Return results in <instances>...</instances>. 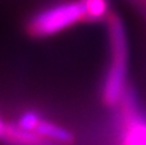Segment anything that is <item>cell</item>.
I'll use <instances>...</instances> for the list:
<instances>
[{
    "mask_svg": "<svg viewBox=\"0 0 146 145\" xmlns=\"http://www.w3.org/2000/svg\"><path fill=\"white\" fill-rule=\"evenodd\" d=\"M35 131L42 138H45L46 140L51 141V143L66 145L74 143V134L72 131H69L66 127H62V126L51 122V121L45 120V118L41 120V122L38 123Z\"/></svg>",
    "mask_w": 146,
    "mask_h": 145,
    "instance_id": "5",
    "label": "cell"
},
{
    "mask_svg": "<svg viewBox=\"0 0 146 145\" xmlns=\"http://www.w3.org/2000/svg\"><path fill=\"white\" fill-rule=\"evenodd\" d=\"M109 45H110V63L103 85V103L109 108L121 104L127 90L128 77V39L124 23L118 13H109L106 17Z\"/></svg>",
    "mask_w": 146,
    "mask_h": 145,
    "instance_id": "1",
    "label": "cell"
},
{
    "mask_svg": "<svg viewBox=\"0 0 146 145\" xmlns=\"http://www.w3.org/2000/svg\"><path fill=\"white\" fill-rule=\"evenodd\" d=\"M1 140L10 145H48L50 141L46 140L36 131L25 130L15 122H5Z\"/></svg>",
    "mask_w": 146,
    "mask_h": 145,
    "instance_id": "3",
    "label": "cell"
},
{
    "mask_svg": "<svg viewBox=\"0 0 146 145\" xmlns=\"http://www.w3.org/2000/svg\"><path fill=\"white\" fill-rule=\"evenodd\" d=\"M4 126H5V121L1 118V116H0V138H1L3 135V130H4Z\"/></svg>",
    "mask_w": 146,
    "mask_h": 145,
    "instance_id": "8",
    "label": "cell"
},
{
    "mask_svg": "<svg viewBox=\"0 0 146 145\" xmlns=\"http://www.w3.org/2000/svg\"><path fill=\"white\" fill-rule=\"evenodd\" d=\"M83 7V22H96L106 18L109 7L106 0H81Z\"/></svg>",
    "mask_w": 146,
    "mask_h": 145,
    "instance_id": "6",
    "label": "cell"
},
{
    "mask_svg": "<svg viewBox=\"0 0 146 145\" xmlns=\"http://www.w3.org/2000/svg\"><path fill=\"white\" fill-rule=\"evenodd\" d=\"M42 120V116L40 112L35 109H28L25 110L19 114V117L17 118L15 123H17L19 127L25 128V130H30V131H35L36 127L38 126V123Z\"/></svg>",
    "mask_w": 146,
    "mask_h": 145,
    "instance_id": "7",
    "label": "cell"
},
{
    "mask_svg": "<svg viewBox=\"0 0 146 145\" xmlns=\"http://www.w3.org/2000/svg\"><path fill=\"white\" fill-rule=\"evenodd\" d=\"M83 21V7L81 0L68 1L49 7L33 14L26 23V32L33 39H44Z\"/></svg>",
    "mask_w": 146,
    "mask_h": 145,
    "instance_id": "2",
    "label": "cell"
},
{
    "mask_svg": "<svg viewBox=\"0 0 146 145\" xmlns=\"http://www.w3.org/2000/svg\"><path fill=\"white\" fill-rule=\"evenodd\" d=\"M122 145H146V120L127 113Z\"/></svg>",
    "mask_w": 146,
    "mask_h": 145,
    "instance_id": "4",
    "label": "cell"
}]
</instances>
